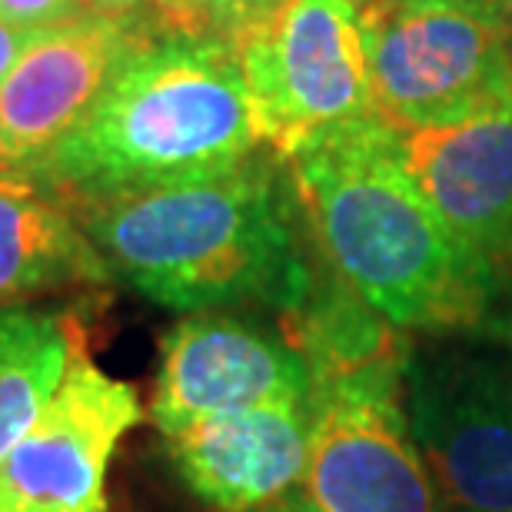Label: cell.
I'll list each match as a JSON object with an SVG mask.
<instances>
[{"label":"cell","instance_id":"obj_19","mask_svg":"<svg viewBox=\"0 0 512 512\" xmlns=\"http://www.w3.org/2000/svg\"><path fill=\"white\" fill-rule=\"evenodd\" d=\"M479 330H483L489 340L503 343L506 353L512 356V290L499 293V300L493 303V310L486 313V320L479 323Z\"/></svg>","mask_w":512,"mask_h":512},{"label":"cell","instance_id":"obj_12","mask_svg":"<svg viewBox=\"0 0 512 512\" xmlns=\"http://www.w3.org/2000/svg\"><path fill=\"white\" fill-rule=\"evenodd\" d=\"M313 439L310 403L210 413L163 436L183 486L213 512H260L303 483Z\"/></svg>","mask_w":512,"mask_h":512},{"label":"cell","instance_id":"obj_15","mask_svg":"<svg viewBox=\"0 0 512 512\" xmlns=\"http://www.w3.org/2000/svg\"><path fill=\"white\" fill-rule=\"evenodd\" d=\"M283 4L286 0H213L210 34L233 44L253 27H260L263 20H270Z\"/></svg>","mask_w":512,"mask_h":512},{"label":"cell","instance_id":"obj_4","mask_svg":"<svg viewBox=\"0 0 512 512\" xmlns=\"http://www.w3.org/2000/svg\"><path fill=\"white\" fill-rule=\"evenodd\" d=\"M406 340L313 360V439L296 499L306 512H443L409 433Z\"/></svg>","mask_w":512,"mask_h":512},{"label":"cell","instance_id":"obj_21","mask_svg":"<svg viewBox=\"0 0 512 512\" xmlns=\"http://www.w3.org/2000/svg\"><path fill=\"white\" fill-rule=\"evenodd\" d=\"M260 512H306V509H303V503L296 496H286L283 503H276L270 509H260Z\"/></svg>","mask_w":512,"mask_h":512},{"label":"cell","instance_id":"obj_11","mask_svg":"<svg viewBox=\"0 0 512 512\" xmlns=\"http://www.w3.org/2000/svg\"><path fill=\"white\" fill-rule=\"evenodd\" d=\"M380 127L436 217L496 270L512 263V104L443 124Z\"/></svg>","mask_w":512,"mask_h":512},{"label":"cell","instance_id":"obj_6","mask_svg":"<svg viewBox=\"0 0 512 512\" xmlns=\"http://www.w3.org/2000/svg\"><path fill=\"white\" fill-rule=\"evenodd\" d=\"M266 150L290 157L310 140L373 117L360 7L286 0L233 40Z\"/></svg>","mask_w":512,"mask_h":512},{"label":"cell","instance_id":"obj_20","mask_svg":"<svg viewBox=\"0 0 512 512\" xmlns=\"http://www.w3.org/2000/svg\"><path fill=\"white\" fill-rule=\"evenodd\" d=\"M87 14H104V17H127L137 14V7L143 0H77Z\"/></svg>","mask_w":512,"mask_h":512},{"label":"cell","instance_id":"obj_2","mask_svg":"<svg viewBox=\"0 0 512 512\" xmlns=\"http://www.w3.org/2000/svg\"><path fill=\"white\" fill-rule=\"evenodd\" d=\"M323 270L399 333L479 330L503 276L436 217L399 170L373 117L286 157Z\"/></svg>","mask_w":512,"mask_h":512},{"label":"cell","instance_id":"obj_16","mask_svg":"<svg viewBox=\"0 0 512 512\" xmlns=\"http://www.w3.org/2000/svg\"><path fill=\"white\" fill-rule=\"evenodd\" d=\"M150 7V20L167 34L213 37V0H143Z\"/></svg>","mask_w":512,"mask_h":512},{"label":"cell","instance_id":"obj_9","mask_svg":"<svg viewBox=\"0 0 512 512\" xmlns=\"http://www.w3.org/2000/svg\"><path fill=\"white\" fill-rule=\"evenodd\" d=\"M313 373L290 336L230 313H190L163 333L150 399L160 436L210 413L310 403Z\"/></svg>","mask_w":512,"mask_h":512},{"label":"cell","instance_id":"obj_7","mask_svg":"<svg viewBox=\"0 0 512 512\" xmlns=\"http://www.w3.org/2000/svg\"><path fill=\"white\" fill-rule=\"evenodd\" d=\"M403 403L449 512H512V360L479 346L409 350Z\"/></svg>","mask_w":512,"mask_h":512},{"label":"cell","instance_id":"obj_22","mask_svg":"<svg viewBox=\"0 0 512 512\" xmlns=\"http://www.w3.org/2000/svg\"><path fill=\"white\" fill-rule=\"evenodd\" d=\"M489 4H493V7L499 10V14H503V17L509 20V24H512V0H489Z\"/></svg>","mask_w":512,"mask_h":512},{"label":"cell","instance_id":"obj_10","mask_svg":"<svg viewBox=\"0 0 512 512\" xmlns=\"http://www.w3.org/2000/svg\"><path fill=\"white\" fill-rule=\"evenodd\" d=\"M153 30L160 27L137 14H84L44 30L0 84V170L30 177Z\"/></svg>","mask_w":512,"mask_h":512},{"label":"cell","instance_id":"obj_13","mask_svg":"<svg viewBox=\"0 0 512 512\" xmlns=\"http://www.w3.org/2000/svg\"><path fill=\"white\" fill-rule=\"evenodd\" d=\"M107 280L74 203L27 173L0 170V306Z\"/></svg>","mask_w":512,"mask_h":512},{"label":"cell","instance_id":"obj_1","mask_svg":"<svg viewBox=\"0 0 512 512\" xmlns=\"http://www.w3.org/2000/svg\"><path fill=\"white\" fill-rule=\"evenodd\" d=\"M110 280L180 313L263 306L296 313L320 263L290 167L273 150L240 167L74 203Z\"/></svg>","mask_w":512,"mask_h":512},{"label":"cell","instance_id":"obj_23","mask_svg":"<svg viewBox=\"0 0 512 512\" xmlns=\"http://www.w3.org/2000/svg\"><path fill=\"white\" fill-rule=\"evenodd\" d=\"M403 4H453V0H403Z\"/></svg>","mask_w":512,"mask_h":512},{"label":"cell","instance_id":"obj_17","mask_svg":"<svg viewBox=\"0 0 512 512\" xmlns=\"http://www.w3.org/2000/svg\"><path fill=\"white\" fill-rule=\"evenodd\" d=\"M84 14L77 0H0V17L30 30H50Z\"/></svg>","mask_w":512,"mask_h":512},{"label":"cell","instance_id":"obj_14","mask_svg":"<svg viewBox=\"0 0 512 512\" xmlns=\"http://www.w3.org/2000/svg\"><path fill=\"white\" fill-rule=\"evenodd\" d=\"M80 340L84 330L70 313L0 306V459L44 413Z\"/></svg>","mask_w":512,"mask_h":512},{"label":"cell","instance_id":"obj_24","mask_svg":"<svg viewBox=\"0 0 512 512\" xmlns=\"http://www.w3.org/2000/svg\"><path fill=\"white\" fill-rule=\"evenodd\" d=\"M350 4H356V7H363V4H370V0H350Z\"/></svg>","mask_w":512,"mask_h":512},{"label":"cell","instance_id":"obj_18","mask_svg":"<svg viewBox=\"0 0 512 512\" xmlns=\"http://www.w3.org/2000/svg\"><path fill=\"white\" fill-rule=\"evenodd\" d=\"M44 34V30H30L20 24H10V20L0 17V84L10 77V70L17 67V60L27 54V47Z\"/></svg>","mask_w":512,"mask_h":512},{"label":"cell","instance_id":"obj_5","mask_svg":"<svg viewBox=\"0 0 512 512\" xmlns=\"http://www.w3.org/2000/svg\"><path fill=\"white\" fill-rule=\"evenodd\" d=\"M360 27L380 124H443L512 104V24L489 0H370Z\"/></svg>","mask_w":512,"mask_h":512},{"label":"cell","instance_id":"obj_3","mask_svg":"<svg viewBox=\"0 0 512 512\" xmlns=\"http://www.w3.org/2000/svg\"><path fill=\"white\" fill-rule=\"evenodd\" d=\"M263 150L233 44L153 30L30 177L80 203L207 177Z\"/></svg>","mask_w":512,"mask_h":512},{"label":"cell","instance_id":"obj_8","mask_svg":"<svg viewBox=\"0 0 512 512\" xmlns=\"http://www.w3.org/2000/svg\"><path fill=\"white\" fill-rule=\"evenodd\" d=\"M140 419L137 389L80 340L44 413L0 459V512H107L110 463Z\"/></svg>","mask_w":512,"mask_h":512}]
</instances>
